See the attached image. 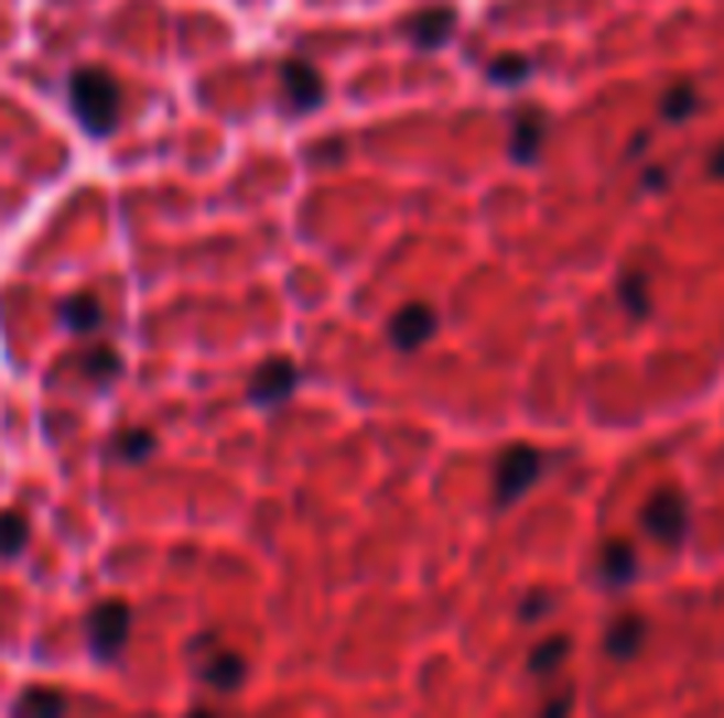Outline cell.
I'll list each match as a JSON object with an SVG mask.
<instances>
[{"instance_id":"cell-1","label":"cell","mask_w":724,"mask_h":718,"mask_svg":"<svg viewBox=\"0 0 724 718\" xmlns=\"http://www.w3.org/2000/svg\"><path fill=\"white\" fill-rule=\"evenodd\" d=\"M119 84L109 79L104 69H79L75 79H69V104H75L84 133H94V139H104V133L119 123Z\"/></svg>"},{"instance_id":"cell-2","label":"cell","mask_w":724,"mask_h":718,"mask_svg":"<svg viewBox=\"0 0 724 718\" xmlns=\"http://www.w3.org/2000/svg\"><path fill=\"white\" fill-rule=\"evenodd\" d=\"M641 526L656 542L676 546L680 536H685V498H680V488H660L650 492L646 507H641Z\"/></svg>"},{"instance_id":"cell-3","label":"cell","mask_w":724,"mask_h":718,"mask_svg":"<svg viewBox=\"0 0 724 718\" xmlns=\"http://www.w3.org/2000/svg\"><path fill=\"white\" fill-rule=\"evenodd\" d=\"M193 664H197V674H203L207 684H217V689H237L241 674H247V660L233 654L227 645H213V640H197V645H193Z\"/></svg>"},{"instance_id":"cell-4","label":"cell","mask_w":724,"mask_h":718,"mask_svg":"<svg viewBox=\"0 0 724 718\" xmlns=\"http://www.w3.org/2000/svg\"><path fill=\"white\" fill-rule=\"evenodd\" d=\"M123 640H129V606H123V600H104V606H94V616H89L94 654H119Z\"/></svg>"},{"instance_id":"cell-5","label":"cell","mask_w":724,"mask_h":718,"mask_svg":"<svg viewBox=\"0 0 724 718\" xmlns=\"http://www.w3.org/2000/svg\"><path fill=\"white\" fill-rule=\"evenodd\" d=\"M542 453L538 448H508L498 463V502H512L518 492H528V482L538 478Z\"/></svg>"},{"instance_id":"cell-6","label":"cell","mask_w":724,"mask_h":718,"mask_svg":"<svg viewBox=\"0 0 724 718\" xmlns=\"http://www.w3.org/2000/svg\"><path fill=\"white\" fill-rule=\"evenodd\" d=\"M291 389H296V365H291V359H267V365L251 374V399L267 409L287 404Z\"/></svg>"},{"instance_id":"cell-7","label":"cell","mask_w":724,"mask_h":718,"mask_svg":"<svg viewBox=\"0 0 724 718\" xmlns=\"http://www.w3.org/2000/svg\"><path fill=\"white\" fill-rule=\"evenodd\" d=\"M281 84H287V99H291V109H316V104L325 99V84H321V74L306 65V59H287L281 65Z\"/></svg>"},{"instance_id":"cell-8","label":"cell","mask_w":724,"mask_h":718,"mask_svg":"<svg viewBox=\"0 0 724 718\" xmlns=\"http://www.w3.org/2000/svg\"><path fill=\"white\" fill-rule=\"evenodd\" d=\"M429 335H434V311H429V305H404L390 320V340L400 345V350H419Z\"/></svg>"},{"instance_id":"cell-9","label":"cell","mask_w":724,"mask_h":718,"mask_svg":"<svg viewBox=\"0 0 724 718\" xmlns=\"http://www.w3.org/2000/svg\"><path fill=\"white\" fill-rule=\"evenodd\" d=\"M449 30H454V10H444V6L419 10V15L409 20V35H414L419 50H439L449 40Z\"/></svg>"},{"instance_id":"cell-10","label":"cell","mask_w":724,"mask_h":718,"mask_svg":"<svg viewBox=\"0 0 724 718\" xmlns=\"http://www.w3.org/2000/svg\"><path fill=\"white\" fill-rule=\"evenodd\" d=\"M15 718H65V699L55 689H30L15 704Z\"/></svg>"},{"instance_id":"cell-11","label":"cell","mask_w":724,"mask_h":718,"mask_svg":"<svg viewBox=\"0 0 724 718\" xmlns=\"http://www.w3.org/2000/svg\"><path fill=\"white\" fill-rule=\"evenodd\" d=\"M65 325L69 330H94V325H99V301H94V295H75V301L65 305Z\"/></svg>"},{"instance_id":"cell-12","label":"cell","mask_w":724,"mask_h":718,"mask_svg":"<svg viewBox=\"0 0 724 718\" xmlns=\"http://www.w3.org/2000/svg\"><path fill=\"white\" fill-rule=\"evenodd\" d=\"M25 536H30V526L20 522L15 512H0V556H20Z\"/></svg>"},{"instance_id":"cell-13","label":"cell","mask_w":724,"mask_h":718,"mask_svg":"<svg viewBox=\"0 0 724 718\" xmlns=\"http://www.w3.org/2000/svg\"><path fill=\"white\" fill-rule=\"evenodd\" d=\"M84 365H89V379H94V384H109V379L119 374V355H114V350H94L89 359H84Z\"/></svg>"},{"instance_id":"cell-14","label":"cell","mask_w":724,"mask_h":718,"mask_svg":"<svg viewBox=\"0 0 724 718\" xmlns=\"http://www.w3.org/2000/svg\"><path fill=\"white\" fill-rule=\"evenodd\" d=\"M602 576L616 580V586H622V580H631V552H626V546H606V572Z\"/></svg>"},{"instance_id":"cell-15","label":"cell","mask_w":724,"mask_h":718,"mask_svg":"<svg viewBox=\"0 0 724 718\" xmlns=\"http://www.w3.org/2000/svg\"><path fill=\"white\" fill-rule=\"evenodd\" d=\"M119 453H123V458H133V463L149 458V453H153V433H139V428L123 433V438H119Z\"/></svg>"},{"instance_id":"cell-16","label":"cell","mask_w":724,"mask_h":718,"mask_svg":"<svg viewBox=\"0 0 724 718\" xmlns=\"http://www.w3.org/2000/svg\"><path fill=\"white\" fill-rule=\"evenodd\" d=\"M636 640H641V620H622V625L612 630V650L616 654H631Z\"/></svg>"},{"instance_id":"cell-17","label":"cell","mask_w":724,"mask_h":718,"mask_svg":"<svg viewBox=\"0 0 724 718\" xmlns=\"http://www.w3.org/2000/svg\"><path fill=\"white\" fill-rule=\"evenodd\" d=\"M690 109H695V89H690V84L670 89V99H666V119H685Z\"/></svg>"},{"instance_id":"cell-18","label":"cell","mask_w":724,"mask_h":718,"mask_svg":"<svg viewBox=\"0 0 724 718\" xmlns=\"http://www.w3.org/2000/svg\"><path fill=\"white\" fill-rule=\"evenodd\" d=\"M538 133H542V123H528V129H522V123H518V139H512V148H518V157H532V153H538Z\"/></svg>"},{"instance_id":"cell-19","label":"cell","mask_w":724,"mask_h":718,"mask_svg":"<svg viewBox=\"0 0 724 718\" xmlns=\"http://www.w3.org/2000/svg\"><path fill=\"white\" fill-rule=\"evenodd\" d=\"M522 74H528V59H498V65H493V79H503V84L522 79Z\"/></svg>"},{"instance_id":"cell-20","label":"cell","mask_w":724,"mask_h":718,"mask_svg":"<svg viewBox=\"0 0 724 718\" xmlns=\"http://www.w3.org/2000/svg\"><path fill=\"white\" fill-rule=\"evenodd\" d=\"M715 173L724 177V148H720V153H715Z\"/></svg>"},{"instance_id":"cell-21","label":"cell","mask_w":724,"mask_h":718,"mask_svg":"<svg viewBox=\"0 0 724 718\" xmlns=\"http://www.w3.org/2000/svg\"><path fill=\"white\" fill-rule=\"evenodd\" d=\"M187 718H213V714H207V709H193V714H187Z\"/></svg>"}]
</instances>
